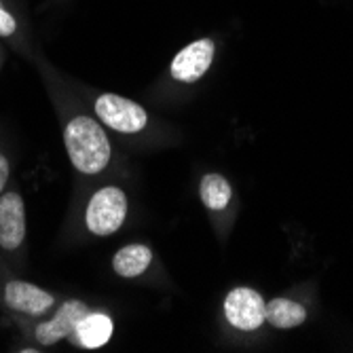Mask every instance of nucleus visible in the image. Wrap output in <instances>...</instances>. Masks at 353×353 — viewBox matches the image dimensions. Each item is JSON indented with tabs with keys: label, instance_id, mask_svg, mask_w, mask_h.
Segmentation results:
<instances>
[{
	"label": "nucleus",
	"instance_id": "2",
	"mask_svg": "<svg viewBox=\"0 0 353 353\" xmlns=\"http://www.w3.org/2000/svg\"><path fill=\"white\" fill-rule=\"evenodd\" d=\"M127 216V197L119 186H104L89 199L85 210V224L87 229L98 235L106 237L117 233Z\"/></svg>",
	"mask_w": 353,
	"mask_h": 353
},
{
	"label": "nucleus",
	"instance_id": "5",
	"mask_svg": "<svg viewBox=\"0 0 353 353\" xmlns=\"http://www.w3.org/2000/svg\"><path fill=\"white\" fill-rule=\"evenodd\" d=\"M214 55L216 43L212 39L192 41L176 53L170 66V74L178 83H197L210 70Z\"/></svg>",
	"mask_w": 353,
	"mask_h": 353
},
{
	"label": "nucleus",
	"instance_id": "7",
	"mask_svg": "<svg viewBox=\"0 0 353 353\" xmlns=\"http://www.w3.org/2000/svg\"><path fill=\"white\" fill-rule=\"evenodd\" d=\"M87 305L83 301H66L55 313L53 319L43 322L37 326V341L41 345H53L61 339H68L74 334L77 324L81 322V317L87 313Z\"/></svg>",
	"mask_w": 353,
	"mask_h": 353
},
{
	"label": "nucleus",
	"instance_id": "6",
	"mask_svg": "<svg viewBox=\"0 0 353 353\" xmlns=\"http://www.w3.org/2000/svg\"><path fill=\"white\" fill-rule=\"evenodd\" d=\"M26 237V208L17 192L0 197V248L17 250Z\"/></svg>",
	"mask_w": 353,
	"mask_h": 353
},
{
	"label": "nucleus",
	"instance_id": "9",
	"mask_svg": "<svg viewBox=\"0 0 353 353\" xmlns=\"http://www.w3.org/2000/svg\"><path fill=\"white\" fill-rule=\"evenodd\" d=\"M112 330H114V324H112L110 315H106L102 311H93V313L87 311L81 317V322L77 324V330L72 336L85 349H98L110 341Z\"/></svg>",
	"mask_w": 353,
	"mask_h": 353
},
{
	"label": "nucleus",
	"instance_id": "12",
	"mask_svg": "<svg viewBox=\"0 0 353 353\" xmlns=\"http://www.w3.org/2000/svg\"><path fill=\"white\" fill-rule=\"evenodd\" d=\"M199 197L203 201V205L212 212H222L227 210V205L233 199V188L229 184V180L220 176V174H205L201 178V186H199Z\"/></svg>",
	"mask_w": 353,
	"mask_h": 353
},
{
	"label": "nucleus",
	"instance_id": "1",
	"mask_svg": "<svg viewBox=\"0 0 353 353\" xmlns=\"http://www.w3.org/2000/svg\"><path fill=\"white\" fill-rule=\"evenodd\" d=\"M63 144L72 165L85 176L100 174L110 161L108 136L91 117H74L63 130Z\"/></svg>",
	"mask_w": 353,
	"mask_h": 353
},
{
	"label": "nucleus",
	"instance_id": "10",
	"mask_svg": "<svg viewBox=\"0 0 353 353\" xmlns=\"http://www.w3.org/2000/svg\"><path fill=\"white\" fill-rule=\"evenodd\" d=\"M152 263V252L150 248L142 245V243H132V245H125L121 248L114 259H112V269L119 277L125 279H132L142 275Z\"/></svg>",
	"mask_w": 353,
	"mask_h": 353
},
{
	"label": "nucleus",
	"instance_id": "13",
	"mask_svg": "<svg viewBox=\"0 0 353 353\" xmlns=\"http://www.w3.org/2000/svg\"><path fill=\"white\" fill-rule=\"evenodd\" d=\"M17 32V19L0 5V39H9Z\"/></svg>",
	"mask_w": 353,
	"mask_h": 353
},
{
	"label": "nucleus",
	"instance_id": "14",
	"mask_svg": "<svg viewBox=\"0 0 353 353\" xmlns=\"http://www.w3.org/2000/svg\"><path fill=\"white\" fill-rule=\"evenodd\" d=\"M7 180H9V161L5 154H0V192H3Z\"/></svg>",
	"mask_w": 353,
	"mask_h": 353
},
{
	"label": "nucleus",
	"instance_id": "4",
	"mask_svg": "<svg viewBox=\"0 0 353 353\" xmlns=\"http://www.w3.org/2000/svg\"><path fill=\"white\" fill-rule=\"evenodd\" d=\"M265 309V299L252 288H235L224 299V317L233 328L243 332L259 330L267 322Z\"/></svg>",
	"mask_w": 353,
	"mask_h": 353
},
{
	"label": "nucleus",
	"instance_id": "3",
	"mask_svg": "<svg viewBox=\"0 0 353 353\" xmlns=\"http://www.w3.org/2000/svg\"><path fill=\"white\" fill-rule=\"evenodd\" d=\"M95 114L119 134H138L148 123V112L138 102L117 93H102L95 100Z\"/></svg>",
	"mask_w": 353,
	"mask_h": 353
},
{
	"label": "nucleus",
	"instance_id": "11",
	"mask_svg": "<svg viewBox=\"0 0 353 353\" xmlns=\"http://www.w3.org/2000/svg\"><path fill=\"white\" fill-rule=\"evenodd\" d=\"M265 319L273 328H281V330L296 328L305 324L307 309L290 299H273L265 309Z\"/></svg>",
	"mask_w": 353,
	"mask_h": 353
},
{
	"label": "nucleus",
	"instance_id": "8",
	"mask_svg": "<svg viewBox=\"0 0 353 353\" xmlns=\"http://www.w3.org/2000/svg\"><path fill=\"white\" fill-rule=\"evenodd\" d=\"M5 303L21 313L28 315H43L45 311H49L55 303L53 294L45 292L43 288L28 283L21 279L9 281L5 288Z\"/></svg>",
	"mask_w": 353,
	"mask_h": 353
}]
</instances>
